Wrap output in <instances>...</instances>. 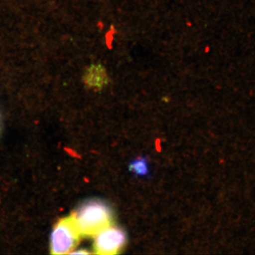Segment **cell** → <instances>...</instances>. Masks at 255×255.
<instances>
[{"mask_svg":"<svg viewBox=\"0 0 255 255\" xmlns=\"http://www.w3.org/2000/svg\"><path fill=\"white\" fill-rule=\"evenodd\" d=\"M80 235L73 216L60 221L52 233V253L68 254L76 246Z\"/></svg>","mask_w":255,"mask_h":255,"instance_id":"cell-2","label":"cell"},{"mask_svg":"<svg viewBox=\"0 0 255 255\" xmlns=\"http://www.w3.org/2000/svg\"><path fill=\"white\" fill-rule=\"evenodd\" d=\"M130 170L137 175H146L148 172L147 159L145 158L135 159L130 164Z\"/></svg>","mask_w":255,"mask_h":255,"instance_id":"cell-5","label":"cell"},{"mask_svg":"<svg viewBox=\"0 0 255 255\" xmlns=\"http://www.w3.org/2000/svg\"><path fill=\"white\" fill-rule=\"evenodd\" d=\"M73 217L80 234L95 236L101 230L111 225L112 212L105 203L93 200L80 206Z\"/></svg>","mask_w":255,"mask_h":255,"instance_id":"cell-1","label":"cell"},{"mask_svg":"<svg viewBox=\"0 0 255 255\" xmlns=\"http://www.w3.org/2000/svg\"><path fill=\"white\" fill-rule=\"evenodd\" d=\"M85 82L90 87L102 90L110 84V78L105 66L98 65H92L85 75Z\"/></svg>","mask_w":255,"mask_h":255,"instance_id":"cell-4","label":"cell"},{"mask_svg":"<svg viewBox=\"0 0 255 255\" xmlns=\"http://www.w3.org/2000/svg\"><path fill=\"white\" fill-rule=\"evenodd\" d=\"M126 234L120 228L107 226L95 235V253L99 255H115L125 246Z\"/></svg>","mask_w":255,"mask_h":255,"instance_id":"cell-3","label":"cell"}]
</instances>
